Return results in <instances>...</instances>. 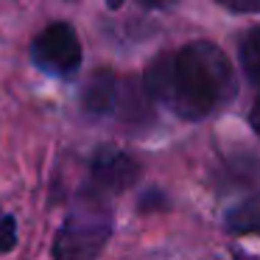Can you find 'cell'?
<instances>
[{
    "mask_svg": "<svg viewBox=\"0 0 260 260\" xmlns=\"http://www.w3.org/2000/svg\"><path fill=\"white\" fill-rule=\"evenodd\" d=\"M226 226L232 232H252V235H260V193H252L243 202H238L235 207L226 213Z\"/></svg>",
    "mask_w": 260,
    "mask_h": 260,
    "instance_id": "obj_7",
    "label": "cell"
},
{
    "mask_svg": "<svg viewBox=\"0 0 260 260\" xmlns=\"http://www.w3.org/2000/svg\"><path fill=\"white\" fill-rule=\"evenodd\" d=\"M109 238V218L104 210H76L68 215L64 226L59 230L56 243H53V254L59 260H84L95 257L104 249Z\"/></svg>",
    "mask_w": 260,
    "mask_h": 260,
    "instance_id": "obj_2",
    "label": "cell"
},
{
    "mask_svg": "<svg viewBox=\"0 0 260 260\" xmlns=\"http://www.w3.org/2000/svg\"><path fill=\"white\" fill-rule=\"evenodd\" d=\"M241 62H243V70L246 76L260 84V28L249 31L241 42Z\"/></svg>",
    "mask_w": 260,
    "mask_h": 260,
    "instance_id": "obj_8",
    "label": "cell"
},
{
    "mask_svg": "<svg viewBox=\"0 0 260 260\" xmlns=\"http://www.w3.org/2000/svg\"><path fill=\"white\" fill-rule=\"evenodd\" d=\"M31 56L40 70L51 76H73L81 64V45L68 23H53L31 42Z\"/></svg>",
    "mask_w": 260,
    "mask_h": 260,
    "instance_id": "obj_3",
    "label": "cell"
},
{
    "mask_svg": "<svg viewBox=\"0 0 260 260\" xmlns=\"http://www.w3.org/2000/svg\"><path fill=\"white\" fill-rule=\"evenodd\" d=\"M143 87L148 98L196 120L235 95V76L213 42H190L176 56L159 53L146 68Z\"/></svg>",
    "mask_w": 260,
    "mask_h": 260,
    "instance_id": "obj_1",
    "label": "cell"
},
{
    "mask_svg": "<svg viewBox=\"0 0 260 260\" xmlns=\"http://www.w3.org/2000/svg\"><path fill=\"white\" fill-rule=\"evenodd\" d=\"M115 87H118V81H115V76L109 73V70H98V73L90 76V81H87L84 87V107L90 109V112H109L112 109V101H115Z\"/></svg>",
    "mask_w": 260,
    "mask_h": 260,
    "instance_id": "obj_6",
    "label": "cell"
},
{
    "mask_svg": "<svg viewBox=\"0 0 260 260\" xmlns=\"http://www.w3.org/2000/svg\"><path fill=\"white\" fill-rule=\"evenodd\" d=\"M123 0H109V6H120ZM140 3H146V6H151V9H168V6H174L176 0H140Z\"/></svg>",
    "mask_w": 260,
    "mask_h": 260,
    "instance_id": "obj_11",
    "label": "cell"
},
{
    "mask_svg": "<svg viewBox=\"0 0 260 260\" xmlns=\"http://www.w3.org/2000/svg\"><path fill=\"white\" fill-rule=\"evenodd\" d=\"M14 243H17V224L9 213L0 210V254L3 252H12Z\"/></svg>",
    "mask_w": 260,
    "mask_h": 260,
    "instance_id": "obj_9",
    "label": "cell"
},
{
    "mask_svg": "<svg viewBox=\"0 0 260 260\" xmlns=\"http://www.w3.org/2000/svg\"><path fill=\"white\" fill-rule=\"evenodd\" d=\"M215 3H221L230 12H243V14L260 12V0H215Z\"/></svg>",
    "mask_w": 260,
    "mask_h": 260,
    "instance_id": "obj_10",
    "label": "cell"
},
{
    "mask_svg": "<svg viewBox=\"0 0 260 260\" xmlns=\"http://www.w3.org/2000/svg\"><path fill=\"white\" fill-rule=\"evenodd\" d=\"M140 176V165L123 151L115 148H104L92 159V179L101 190L109 193H123L126 187H132Z\"/></svg>",
    "mask_w": 260,
    "mask_h": 260,
    "instance_id": "obj_4",
    "label": "cell"
},
{
    "mask_svg": "<svg viewBox=\"0 0 260 260\" xmlns=\"http://www.w3.org/2000/svg\"><path fill=\"white\" fill-rule=\"evenodd\" d=\"M249 120H252L254 132L260 135V95H257V101H254V107H252V115H249Z\"/></svg>",
    "mask_w": 260,
    "mask_h": 260,
    "instance_id": "obj_12",
    "label": "cell"
},
{
    "mask_svg": "<svg viewBox=\"0 0 260 260\" xmlns=\"http://www.w3.org/2000/svg\"><path fill=\"white\" fill-rule=\"evenodd\" d=\"M112 109H118V115L132 123H146L151 118V104H148L146 87H140L135 79H126L115 87V101Z\"/></svg>",
    "mask_w": 260,
    "mask_h": 260,
    "instance_id": "obj_5",
    "label": "cell"
}]
</instances>
